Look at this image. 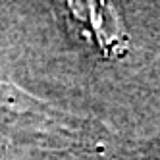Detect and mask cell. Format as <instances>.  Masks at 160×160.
Segmentation results:
<instances>
[{
    "mask_svg": "<svg viewBox=\"0 0 160 160\" xmlns=\"http://www.w3.org/2000/svg\"><path fill=\"white\" fill-rule=\"evenodd\" d=\"M64 8L70 19L81 27L83 39L97 44L104 56L125 48L128 37L110 0H64Z\"/></svg>",
    "mask_w": 160,
    "mask_h": 160,
    "instance_id": "obj_1",
    "label": "cell"
}]
</instances>
